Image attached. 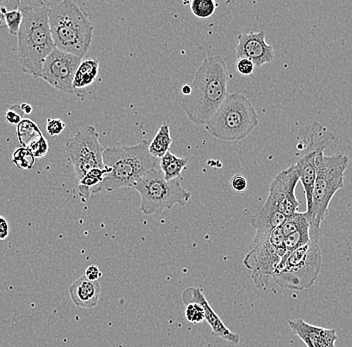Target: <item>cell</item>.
<instances>
[{"label": "cell", "mask_w": 352, "mask_h": 347, "mask_svg": "<svg viewBox=\"0 0 352 347\" xmlns=\"http://www.w3.org/2000/svg\"><path fill=\"white\" fill-rule=\"evenodd\" d=\"M298 137L300 139L298 148L301 153L294 166L298 173L299 181L302 184L305 190L308 210L311 206L318 158L324 155L323 151L334 142L336 137L329 128L316 122L302 127L298 131Z\"/></svg>", "instance_id": "cell-10"}, {"label": "cell", "mask_w": 352, "mask_h": 347, "mask_svg": "<svg viewBox=\"0 0 352 347\" xmlns=\"http://www.w3.org/2000/svg\"><path fill=\"white\" fill-rule=\"evenodd\" d=\"M149 142L143 139L133 146H116L105 148L103 162L110 168L102 183L91 190V195L112 192L120 188H133L153 169L160 168V159L149 153Z\"/></svg>", "instance_id": "cell-3"}, {"label": "cell", "mask_w": 352, "mask_h": 347, "mask_svg": "<svg viewBox=\"0 0 352 347\" xmlns=\"http://www.w3.org/2000/svg\"><path fill=\"white\" fill-rule=\"evenodd\" d=\"M66 124L59 118H48L46 122V131L50 136H58L63 133Z\"/></svg>", "instance_id": "cell-32"}, {"label": "cell", "mask_w": 352, "mask_h": 347, "mask_svg": "<svg viewBox=\"0 0 352 347\" xmlns=\"http://www.w3.org/2000/svg\"><path fill=\"white\" fill-rule=\"evenodd\" d=\"M186 318L187 322L190 324H201L206 320L204 315V309L201 305L198 303H189L186 305Z\"/></svg>", "instance_id": "cell-29"}, {"label": "cell", "mask_w": 352, "mask_h": 347, "mask_svg": "<svg viewBox=\"0 0 352 347\" xmlns=\"http://www.w3.org/2000/svg\"><path fill=\"white\" fill-rule=\"evenodd\" d=\"M133 188L140 193V212L145 215L160 214L175 205L184 208L191 199V193L182 188L180 179L167 181L160 168L145 175Z\"/></svg>", "instance_id": "cell-8"}, {"label": "cell", "mask_w": 352, "mask_h": 347, "mask_svg": "<svg viewBox=\"0 0 352 347\" xmlns=\"http://www.w3.org/2000/svg\"><path fill=\"white\" fill-rule=\"evenodd\" d=\"M23 115V111H22L21 105L19 104L11 105L6 112V118L8 124L16 125V126L24 120Z\"/></svg>", "instance_id": "cell-31"}, {"label": "cell", "mask_w": 352, "mask_h": 347, "mask_svg": "<svg viewBox=\"0 0 352 347\" xmlns=\"http://www.w3.org/2000/svg\"><path fill=\"white\" fill-rule=\"evenodd\" d=\"M85 276L88 280L98 281L99 278L102 276V273L96 265H90L85 270Z\"/></svg>", "instance_id": "cell-35"}, {"label": "cell", "mask_w": 352, "mask_h": 347, "mask_svg": "<svg viewBox=\"0 0 352 347\" xmlns=\"http://www.w3.org/2000/svg\"><path fill=\"white\" fill-rule=\"evenodd\" d=\"M231 188H233L236 192H243L248 190V179L241 175H236L231 179L230 181Z\"/></svg>", "instance_id": "cell-34"}, {"label": "cell", "mask_w": 352, "mask_h": 347, "mask_svg": "<svg viewBox=\"0 0 352 347\" xmlns=\"http://www.w3.org/2000/svg\"><path fill=\"white\" fill-rule=\"evenodd\" d=\"M288 325L307 347H336L338 333L336 329L316 326L301 318L288 320Z\"/></svg>", "instance_id": "cell-16"}, {"label": "cell", "mask_w": 352, "mask_h": 347, "mask_svg": "<svg viewBox=\"0 0 352 347\" xmlns=\"http://www.w3.org/2000/svg\"><path fill=\"white\" fill-rule=\"evenodd\" d=\"M228 67L223 57H206L195 71L191 93L182 100V109L193 124L206 125L219 111L228 96Z\"/></svg>", "instance_id": "cell-2"}, {"label": "cell", "mask_w": 352, "mask_h": 347, "mask_svg": "<svg viewBox=\"0 0 352 347\" xmlns=\"http://www.w3.org/2000/svg\"><path fill=\"white\" fill-rule=\"evenodd\" d=\"M104 150L99 142V133L92 125L80 127L65 140L66 157L74 166L78 181L91 169L105 168Z\"/></svg>", "instance_id": "cell-11"}, {"label": "cell", "mask_w": 352, "mask_h": 347, "mask_svg": "<svg viewBox=\"0 0 352 347\" xmlns=\"http://www.w3.org/2000/svg\"><path fill=\"white\" fill-rule=\"evenodd\" d=\"M8 234H10V225L6 219L0 215V240L8 238Z\"/></svg>", "instance_id": "cell-36"}, {"label": "cell", "mask_w": 352, "mask_h": 347, "mask_svg": "<svg viewBox=\"0 0 352 347\" xmlns=\"http://www.w3.org/2000/svg\"><path fill=\"white\" fill-rule=\"evenodd\" d=\"M2 26H6V19H4V13L1 10V8H0V27Z\"/></svg>", "instance_id": "cell-39"}, {"label": "cell", "mask_w": 352, "mask_h": 347, "mask_svg": "<svg viewBox=\"0 0 352 347\" xmlns=\"http://www.w3.org/2000/svg\"><path fill=\"white\" fill-rule=\"evenodd\" d=\"M48 19L55 48L83 59L94 30L87 13L72 0H61L52 2Z\"/></svg>", "instance_id": "cell-4"}, {"label": "cell", "mask_w": 352, "mask_h": 347, "mask_svg": "<svg viewBox=\"0 0 352 347\" xmlns=\"http://www.w3.org/2000/svg\"><path fill=\"white\" fill-rule=\"evenodd\" d=\"M110 172V168H94L88 171L87 175L78 181L79 197L82 201H87L91 197V190L102 183L107 175Z\"/></svg>", "instance_id": "cell-20"}, {"label": "cell", "mask_w": 352, "mask_h": 347, "mask_svg": "<svg viewBox=\"0 0 352 347\" xmlns=\"http://www.w3.org/2000/svg\"><path fill=\"white\" fill-rule=\"evenodd\" d=\"M99 59H85L77 68L74 79V90L85 89L98 78Z\"/></svg>", "instance_id": "cell-19"}, {"label": "cell", "mask_w": 352, "mask_h": 347, "mask_svg": "<svg viewBox=\"0 0 352 347\" xmlns=\"http://www.w3.org/2000/svg\"><path fill=\"white\" fill-rule=\"evenodd\" d=\"M217 4L213 0H193L190 2V10L195 17L208 19L214 14Z\"/></svg>", "instance_id": "cell-27"}, {"label": "cell", "mask_w": 352, "mask_h": 347, "mask_svg": "<svg viewBox=\"0 0 352 347\" xmlns=\"http://www.w3.org/2000/svg\"><path fill=\"white\" fill-rule=\"evenodd\" d=\"M349 164V157L342 153L330 157L322 155L318 158L311 206L305 212L309 223L310 239L320 238L321 223L327 216L334 195L344 186V173Z\"/></svg>", "instance_id": "cell-5"}, {"label": "cell", "mask_w": 352, "mask_h": 347, "mask_svg": "<svg viewBox=\"0 0 352 347\" xmlns=\"http://www.w3.org/2000/svg\"><path fill=\"white\" fill-rule=\"evenodd\" d=\"M280 227L270 234H255L250 251L244 258V265L252 271V278L258 289H265L274 278L275 270L287 254Z\"/></svg>", "instance_id": "cell-9"}, {"label": "cell", "mask_w": 352, "mask_h": 347, "mask_svg": "<svg viewBox=\"0 0 352 347\" xmlns=\"http://www.w3.org/2000/svg\"><path fill=\"white\" fill-rule=\"evenodd\" d=\"M182 300L186 305L189 304V303H198V304L204 307L206 322L210 326L213 335L221 338V339L226 340V342H230V344H234V346L239 344L241 336L231 331L223 324V322L220 320L219 316L217 315V313L213 311L212 307L209 304L201 289H197V287H187L182 292Z\"/></svg>", "instance_id": "cell-15"}, {"label": "cell", "mask_w": 352, "mask_h": 347, "mask_svg": "<svg viewBox=\"0 0 352 347\" xmlns=\"http://www.w3.org/2000/svg\"><path fill=\"white\" fill-rule=\"evenodd\" d=\"M28 148L32 151L35 158H41L47 155L48 150H50V144H48L47 139L43 135L39 139H37L36 142L30 144Z\"/></svg>", "instance_id": "cell-30"}, {"label": "cell", "mask_w": 352, "mask_h": 347, "mask_svg": "<svg viewBox=\"0 0 352 347\" xmlns=\"http://www.w3.org/2000/svg\"><path fill=\"white\" fill-rule=\"evenodd\" d=\"M50 4L38 0L19 1L22 13L17 34L19 63L22 71L36 78H41L44 61L55 49L48 19Z\"/></svg>", "instance_id": "cell-1"}, {"label": "cell", "mask_w": 352, "mask_h": 347, "mask_svg": "<svg viewBox=\"0 0 352 347\" xmlns=\"http://www.w3.org/2000/svg\"><path fill=\"white\" fill-rule=\"evenodd\" d=\"M12 164L21 170H30L34 166L35 157L30 149L19 147L13 153Z\"/></svg>", "instance_id": "cell-28"}, {"label": "cell", "mask_w": 352, "mask_h": 347, "mask_svg": "<svg viewBox=\"0 0 352 347\" xmlns=\"http://www.w3.org/2000/svg\"><path fill=\"white\" fill-rule=\"evenodd\" d=\"M287 217L263 204V208L255 213L252 219V225L255 228L256 234H270L275 228L280 227Z\"/></svg>", "instance_id": "cell-18"}, {"label": "cell", "mask_w": 352, "mask_h": 347, "mask_svg": "<svg viewBox=\"0 0 352 347\" xmlns=\"http://www.w3.org/2000/svg\"><path fill=\"white\" fill-rule=\"evenodd\" d=\"M182 96H188L189 94L191 93V87L189 85H184V87H182Z\"/></svg>", "instance_id": "cell-38"}, {"label": "cell", "mask_w": 352, "mask_h": 347, "mask_svg": "<svg viewBox=\"0 0 352 347\" xmlns=\"http://www.w3.org/2000/svg\"><path fill=\"white\" fill-rule=\"evenodd\" d=\"M187 164L188 159L186 157H176L170 151L160 159V169L167 181L182 179V170L186 168Z\"/></svg>", "instance_id": "cell-21"}, {"label": "cell", "mask_w": 352, "mask_h": 347, "mask_svg": "<svg viewBox=\"0 0 352 347\" xmlns=\"http://www.w3.org/2000/svg\"><path fill=\"white\" fill-rule=\"evenodd\" d=\"M21 107L24 114H30L32 112V107L28 103H22Z\"/></svg>", "instance_id": "cell-37"}, {"label": "cell", "mask_w": 352, "mask_h": 347, "mask_svg": "<svg viewBox=\"0 0 352 347\" xmlns=\"http://www.w3.org/2000/svg\"><path fill=\"white\" fill-rule=\"evenodd\" d=\"M16 135L19 144L26 148L43 135L37 124L28 118L22 120L21 124L17 125Z\"/></svg>", "instance_id": "cell-23"}, {"label": "cell", "mask_w": 352, "mask_h": 347, "mask_svg": "<svg viewBox=\"0 0 352 347\" xmlns=\"http://www.w3.org/2000/svg\"><path fill=\"white\" fill-rule=\"evenodd\" d=\"M0 8L4 13L6 27L10 30V34L12 35L19 34L22 23V13L19 8V1H17L16 8H13V10H8L6 4H4V1H0Z\"/></svg>", "instance_id": "cell-24"}, {"label": "cell", "mask_w": 352, "mask_h": 347, "mask_svg": "<svg viewBox=\"0 0 352 347\" xmlns=\"http://www.w3.org/2000/svg\"><path fill=\"white\" fill-rule=\"evenodd\" d=\"M173 142V139L170 135L169 125L164 124L160 127L156 135H154L153 139L149 142V153L153 157L160 159L167 153H169Z\"/></svg>", "instance_id": "cell-22"}, {"label": "cell", "mask_w": 352, "mask_h": 347, "mask_svg": "<svg viewBox=\"0 0 352 347\" xmlns=\"http://www.w3.org/2000/svg\"><path fill=\"white\" fill-rule=\"evenodd\" d=\"M237 72L241 76H252L254 72L255 65L252 60L248 58L237 59L236 65H235Z\"/></svg>", "instance_id": "cell-33"}, {"label": "cell", "mask_w": 352, "mask_h": 347, "mask_svg": "<svg viewBox=\"0 0 352 347\" xmlns=\"http://www.w3.org/2000/svg\"><path fill=\"white\" fill-rule=\"evenodd\" d=\"M236 59L248 58L255 67L274 63V50L265 41V32H248L237 35Z\"/></svg>", "instance_id": "cell-14"}, {"label": "cell", "mask_w": 352, "mask_h": 347, "mask_svg": "<svg viewBox=\"0 0 352 347\" xmlns=\"http://www.w3.org/2000/svg\"><path fill=\"white\" fill-rule=\"evenodd\" d=\"M305 227H309L307 214L305 212H296L286 219L285 223L281 225V232L285 237Z\"/></svg>", "instance_id": "cell-25"}, {"label": "cell", "mask_w": 352, "mask_h": 347, "mask_svg": "<svg viewBox=\"0 0 352 347\" xmlns=\"http://www.w3.org/2000/svg\"><path fill=\"white\" fill-rule=\"evenodd\" d=\"M322 265L319 240L310 239L302 247L283 258L275 270L272 280L283 289L305 291L311 289Z\"/></svg>", "instance_id": "cell-7"}, {"label": "cell", "mask_w": 352, "mask_h": 347, "mask_svg": "<svg viewBox=\"0 0 352 347\" xmlns=\"http://www.w3.org/2000/svg\"><path fill=\"white\" fill-rule=\"evenodd\" d=\"M83 59L55 48L44 61L41 78L54 89L74 92V79Z\"/></svg>", "instance_id": "cell-12"}, {"label": "cell", "mask_w": 352, "mask_h": 347, "mask_svg": "<svg viewBox=\"0 0 352 347\" xmlns=\"http://www.w3.org/2000/svg\"><path fill=\"white\" fill-rule=\"evenodd\" d=\"M258 114L245 96L230 93L206 124V131L222 142H239L258 126Z\"/></svg>", "instance_id": "cell-6"}, {"label": "cell", "mask_w": 352, "mask_h": 347, "mask_svg": "<svg viewBox=\"0 0 352 347\" xmlns=\"http://www.w3.org/2000/svg\"><path fill=\"white\" fill-rule=\"evenodd\" d=\"M70 298L77 307L92 309L98 306L101 287L98 281L88 280L85 276L77 278L68 287Z\"/></svg>", "instance_id": "cell-17"}, {"label": "cell", "mask_w": 352, "mask_h": 347, "mask_svg": "<svg viewBox=\"0 0 352 347\" xmlns=\"http://www.w3.org/2000/svg\"><path fill=\"white\" fill-rule=\"evenodd\" d=\"M309 241V227H305L303 230H298V232H294V234L285 236V239H283V243H285L287 254L298 249V248L302 247L303 245H307Z\"/></svg>", "instance_id": "cell-26"}, {"label": "cell", "mask_w": 352, "mask_h": 347, "mask_svg": "<svg viewBox=\"0 0 352 347\" xmlns=\"http://www.w3.org/2000/svg\"><path fill=\"white\" fill-rule=\"evenodd\" d=\"M299 181L296 166L285 169L275 177L270 184L265 205L278 210L286 217L294 214L299 208L296 197V188Z\"/></svg>", "instance_id": "cell-13"}]
</instances>
